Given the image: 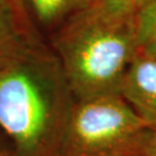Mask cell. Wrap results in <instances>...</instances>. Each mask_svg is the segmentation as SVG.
I'll return each mask as SVG.
<instances>
[{
    "label": "cell",
    "mask_w": 156,
    "mask_h": 156,
    "mask_svg": "<svg viewBox=\"0 0 156 156\" xmlns=\"http://www.w3.org/2000/svg\"><path fill=\"white\" fill-rule=\"evenodd\" d=\"M75 102L44 37L0 66V129L14 156H59Z\"/></svg>",
    "instance_id": "obj_1"
},
{
    "label": "cell",
    "mask_w": 156,
    "mask_h": 156,
    "mask_svg": "<svg viewBox=\"0 0 156 156\" xmlns=\"http://www.w3.org/2000/svg\"><path fill=\"white\" fill-rule=\"evenodd\" d=\"M46 42L76 100L119 93L139 53L134 17L115 14L97 4L69 17Z\"/></svg>",
    "instance_id": "obj_2"
},
{
    "label": "cell",
    "mask_w": 156,
    "mask_h": 156,
    "mask_svg": "<svg viewBox=\"0 0 156 156\" xmlns=\"http://www.w3.org/2000/svg\"><path fill=\"white\" fill-rule=\"evenodd\" d=\"M149 132L120 93L76 100L59 156H141Z\"/></svg>",
    "instance_id": "obj_3"
},
{
    "label": "cell",
    "mask_w": 156,
    "mask_h": 156,
    "mask_svg": "<svg viewBox=\"0 0 156 156\" xmlns=\"http://www.w3.org/2000/svg\"><path fill=\"white\" fill-rule=\"evenodd\" d=\"M119 93L148 128L156 131V57L138 53L124 76Z\"/></svg>",
    "instance_id": "obj_4"
},
{
    "label": "cell",
    "mask_w": 156,
    "mask_h": 156,
    "mask_svg": "<svg viewBox=\"0 0 156 156\" xmlns=\"http://www.w3.org/2000/svg\"><path fill=\"white\" fill-rule=\"evenodd\" d=\"M38 37L24 8L0 0V66Z\"/></svg>",
    "instance_id": "obj_5"
},
{
    "label": "cell",
    "mask_w": 156,
    "mask_h": 156,
    "mask_svg": "<svg viewBox=\"0 0 156 156\" xmlns=\"http://www.w3.org/2000/svg\"><path fill=\"white\" fill-rule=\"evenodd\" d=\"M34 27L45 39L93 0H23Z\"/></svg>",
    "instance_id": "obj_6"
},
{
    "label": "cell",
    "mask_w": 156,
    "mask_h": 156,
    "mask_svg": "<svg viewBox=\"0 0 156 156\" xmlns=\"http://www.w3.org/2000/svg\"><path fill=\"white\" fill-rule=\"evenodd\" d=\"M139 53L156 57V0H146L134 16Z\"/></svg>",
    "instance_id": "obj_7"
},
{
    "label": "cell",
    "mask_w": 156,
    "mask_h": 156,
    "mask_svg": "<svg viewBox=\"0 0 156 156\" xmlns=\"http://www.w3.org/2000/svg\"><path fill=\"white\" fill-rule=\"evenodd\" d=\"M145 1L146 0H93V4H97L118 15L134 17Z\"/></svg>",
    "instance_id": "obj_8"
},
{
    "label": "cell",
    "mask_w": 156,
    "mask_h": 156,
    "mask_svg": "<svg viewBox=\"0 0 156 156\" xmlns=\"http://www.w3.org/2000/svg\"><path fill=\"white\" fill-rule=\"evenodd\" d=\"M141 156H156V131L149 132L142 147Z\"/></svg>",
    "instance_id": "obj_9"
},
{
    "label": "cell",
    "mask_w": 156,
    "mask_h": 156,
    "mask_svg": "<svg viewBox=\"0 0 156 156\" xmlns=\"http://www.w3.org/2000/svg\"><path fill=\"white\" fill-rule=\"evenodd\" d=\"M0 156H14L11 144L1 129H0Z\"/></svg>",
    "instance_id": "obj_10"
},
{
    "label": "cell",
    "mask_w": 156,
    "mask_h": 156,
    "mask_svg": "<svg viewBox=\"0 0 156 156\" xmlns=\"http://www.w3.org/2000/svg\"><path fill=\"white\" fill-rule=\"evenodd\" d=\"M6 1L11 2V4H13V5L19 6V7H22V8H24V2H23V0H6ZM24 9H26V8H24Z\"/></svg>",
    "instance_id": "obj_11"
}]
</instances>
